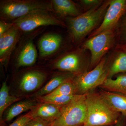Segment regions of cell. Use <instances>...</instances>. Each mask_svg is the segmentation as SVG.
<instances>
[{"label": "cell", "instance_id": "obj_8", "mask_svg": "<svg viewBox=\"0 0 126 126\" xmlns=\"http://www.w3.org/2000/svg\"><path fill=\"white\" fill-rule=\"evenodd\" d=\"M126 11V0H111L102 22L100 26L91 34L90 38L107 31L113 29Z\"/></svg>", "mask_w": 126, "mask_h": 126}, {"label": "cell", "instance_id": "obj_2", "mask_svg": "<svg viewBox=\"0 0 126 126\" xmlns=\"http://www.w3.org/2000/svg\"><path fill=\"white\" fill-rule=\"evenodd\" d=\"M111 1L90 9L85 13L70 19L69 29L76 40H80L96 27L104 18Z\"/></svg>", "mask_w": 126, "mask_h": 126}, {"label": "cell", "instance_id": "obj_1", "mask_svg": "<svg viewBox=\"0 0 126 126\" xmlns=\"http://www.w3.org/2000/svg\"><path fill=\"white\" fill-rule=\"evenodd\" d=\"M87 116L83 126H107L118 122L119 113L101 94H86Z\"/></svg>", "mask_w": 126, "mask_h": 126}, {"label": "cell", "instance_id": "obj_22", "mask_svg": "<svg viewBox=\"0 0 126 126\" xmlns=\"http://www.w3.org/2000/svg\"><path fill=\"white\" fill-rule=\"evenodd\" d=\"M77 87L74 82L70 79L63 83L54 91L47 95L50 96H70L77 94Z\"/></svg>", "mask_w": 126, "mask_h": 126}, {"label": "cell", "instance_id": "obj_26", "mask_svg": "<svg viewBox=\"0 0 126 126\" xmlns=\"http://www.w3.org/2000/svg\"><path fill=\"white\" fill-rule=\"evenodd\" d=\"M121 37L126 48V14L123 16L121 26Z\"/></svg>", "mask_w": 126, "mask_h": 126}, {"label": "cell", "instance_id": "obj_16", "mask_svg": "<svg viewBox=\"0 0 126 126\" xmlns=\"http://www.w3.org/2000/svg\"><path fill=\"white\" fill-rule=\"evenodd\" d=\"M101 94L113 109L126 116V96L106 91Z\"/></svg>", "mask_w": 126, "mask_h": 126}, {"label": "cell", "instance_id": "obj_20", "mask_svg": "<svg viewBox=\"0 0 126 126\" xmlns=\"http://www.w3.org/2000/svg\"><path fill=\"white\" fill-rule=\"evenodd\" d=\"M126 72V48L119 52L108 69V78H112L115 75Z\"/></svg>", "mask_w": 126, "mask_h": 126}, {"label": "cell", "instance_id": "obj_28", "mask_svg": "<svg viewBox=\"0 0 126 126\" xmlns=\"http://www.w3.org/2000/svg\"><path fill=\"white\" fill-rule=\"evenodd\" d=\"M102 1L99 0H82L81 2L84 6L90 9L97 6L100 5Z\"/></svg>", "mask_w": 126, "mask_h": 126}, {"label": "cell", "instance_id": "obj_12", "mask_svg": "<svg viewBox=\"0 0 126 126\" xmlns=\"http://www.w3.org/2000/svg\"><path fill=\"white\" fill-rule=\"evenodd\" d=\"M82 57L77 53L69 54L65 55L57 61L55 67L63 71L71 73L80 72L82 69Z\"/></svg>", "mask_w": 126, "mask_h": 126}, {"label": "cell", "instance_id": "obj_29", "mask_svg": "<svg viewBox=\"0 0 126 126\" xmlns=\"http://www.w3.org/2000/svg\"><path fill=\"white\" fill-rule=\"evenodd\" d=\"M115 126H123L122 125L121 123H119V122H118L116 124H115Z\"/></svg>", "mask_w": 126, "mask_h": 126}, {"label": "cell", "instance_id": "obj_5", "mask_svg": "<svg viewBox=\"0 0 126 126\" xmlns=\"http://www.w3.org/2000/svg\"><path fill=\"white\" fill-rule=\"evenodd\" d=\"M108 69L103 59L91 71L79 75L74 81L78 94H86L103 84L108 76Z\"/></svg>", "mask_w": 126, "mask_h": 126}, {"label": "cell", "instance_id": "obj_9", "mask_svg": "<svg viewBox=\"0 0 126 126\" xmlns=\"http://www.w3.org/2000/svg\"><path fill=\"white\" fill-rule=\"evenodd\" d=\"M62 38L56 34H48L42 36L39 41V53L41 56H49L58 50L61 45Z\"/></svg>", "mask_w": 126, "mask_h": 126}, {"label": "cell", "instance_id": "obj_21", "mask_svg": "<svg viewBox=\"0 0 126 126\" xmlns=\"http://www.w3.org/2000/svg\"><path fill=\"white\" fill-rule=\"evenodd\" d=\"M19 98L11 96L9 93V88L6 81L4 82L0 90V118L2 121V116L5 110L12 104L18 101Z\"/></svg>", "mask_w": 126, "mask_h": 126}, {"label": "cell", "instance_id": "obj_4", "mask_svg": "<svg viewBox=\"0 0 126 126\" xmlns=\"http://www.w3.org/2000/svg\"><path fill=\"white\" fill-rule=\"evenodd\" d=\"M1 16L9 19L16 20L33 12L53 11L52 2L36 0H6L0 4Z\"/></svg>", "mask_w": 126, "mask_h": 126}, {"label": "cell", "instance_id": "obj_23", "mask_svg": "<svg viewBox=\"0 0 126 126\" xmlns=\"http://www.w3.org/2000/svg\"><path fill=\"white\" fill-rule=\"evenodd\" d=\"M76 94L70 96L56 95L50 96L46 95L39 97V98L44 103L53 104L57 106L61 107L70 102L74 98Z\"/></svg>", "mask_w": 126, "mask_h": 126}, {"label": "cell", "instance_id": "obj_17", "mask_svg": "<svg viewBox=\"0 0 126 126\" xmlns=\"http://www.w3.org/2000/svg\"><path fill=\"white\" fill-rule=\"evenodd\" d=\"M35 101L27 100L16 103L10 107L6 114V121H11L16 117L29 110H32L37 107Z\"/></svg>", "mask_w": 126, "mask_h": 126}, {"label": "cell", "instance_id": "obj_10", "mask_svg": "<svg viewBox=\"0 0 126 126\" xmlns=\"http://www.w3.org/2000/svg\"><path fill=\"white\" fill-rule=\"evenodd\" d=\"M61 107L53 104L44 103L37 106L30 112L33 118H39L53 122L60 116Z\"/></svg>", "mask_w": 126, "mask_h": 126}, {"label": "cell", "instance_id": "obj_6", "mask_svg": "<svg viewBox=\"0 0 126 126\" xmlns=\"http://www.w3.org/2000/svg\"><path fill=\"white\" fill-rule=\"evenodd\" d=\"M115 38V33L112 29L91 37L84 43L83 48L89 50L91 53V65L99 63L102 57L112 46Z\"/></svg>", "mask_w": 126, "mask_h": 126}, {"label": "cell", "instance_id": "obj_25", "mask_svg": "<svg viewBox=\"0 0 126 126\" xmlns=\"http://www.w3.org/2000/svg\"><path fill=\"white\" fill-rule=\"evenodd\" d=\"M52 122L35 118L32 119L26 126H51Z\"/></svg>", "mask_w": 126, "mask_h": 126}, {"label": "cell", "instance_id": "obj_14", "mask_svg": "<svg viewBox=\"0 0 126 126\" xmlns=\"http://www.w3.org/2000/svg\"><path fill=\"white\" fill-rule=\"evenodd\" d=\"M37 57V51L33 43L29 41L19 55L17 64L19 67L31 66L35 63Z\"/></svg>", "mask_w": 126, "mask_h": 126}, {"label": "cell", "instance_id": "obj_15", "mask_svg": "<svg viewBox=\"0 0 126 126\" xmlns=\"http://www.w3.org/2000/svg\"><path fill=\"white\" fill-rule=\"evenodd\" d=\"M53 9L56 13L63 16H72L75 17L81 13L75 2L70 0H53Z\"/></svg>", "mask_w": 126, "mask_h": 126}, {"label": "cell", "instance_id": "obj_19", "mask_svg": "<svg viewBox=\"0 0 126 126\" xmlns=\"http://www.w3.org/2000/svg\"><path fill=\"white\" fill-rule=\"evenodd\" d=\"M101 86L109 92L124 94L126 93V74L119 75L115 79L107 78Z\"/></svg>", "mask_w": 126, "mask_h": 126}, {"label": "cell", "instance_id": "obj_7", "mask_svg": "<svg viewBox=\"0 0 126 126\" xmlns=\"http://www.w3.org/2000/svg\"><path fill=\"white\" fill-rule=\"evenodd\" d=\"M48 11L33 12L15 20L13 23L19 30L24 32L31 31L43 26H65L63 21L49 13Z\"/></svg>", "mask_w": 126, "mask_h": 126}, {"label": "cell", "instance_id": "obj_3", "mask_svg": "<svg viewBox=\"0 0 126 126\" xmlns=\"http://www.w3.org/2000/svg\"><path fill=\"white\" fill-rule=\"evenodd\" d=\"M86 94H77L72 101L61 107V114L51 126H83L87 116Z\"/></svg>", "mask_w": 126, "mask_h": 126}, {"label": "cell", "instance_id": "obj_18", "mask_svg": "<svg viewBox=\"0 0 126 126\" xmlns=\"http://www.w3.org/2000/svg\"><path fill=\"white\" fill-rule=\"evenodd\" d=\"M69 74H63L57 75L54 77L46 84L35 93V96L39 97L45 96L51 93L65 81L72 78Z\"/></svg>", "mask_w": 126, "mask_h": 126}, {"label": "cell", "instance_id": "obj_30", "mask_svg": "<svg viewBox=\"0 0 126 126\" xmlns=\"http://www.w3.org/2000/svg\"><path fill=\"white\" fill-rule=\"evenodd\" d=\"M123 95H124V96H126V93L124 94H123Z\"/></svg>", "mask_w": 126, "mask_h": 126}, {"label": "cell", "instance_id": "obj_27", "mask_svg": "<svg viewBox=\"0 0 126 126\" xmlns=\"http://www.w3.org/2000/svg\"><path fill=\"white\" fill-rule=\"evenodd\" d=\"M14 26L13 23H7L3 21L0 22V36L9 30Z\"/></svg>", "mask_w": 126, "mask_h": 126}, {"label": "cell", "instance_id": "obj_24", "mask_svg": "<svg viewBox=\"0 0 126 126\" xmlns=\"http://www.w3.org/2000/svg\"><path fill=\"white\" fill-rule=\"evenodd\" d=\"M32 119L33 118L30 112L26 115L18 118L9 126H26Z\"/></svg>", "mask_w": 126, "mask_h": 126}, {"label": "cell", "instance_id": "obj_13", "mask_svg": "<svg viewBox=\"0 0 126 126\" xmlns=\"http://www.w3.org/2000/svg\"><path fill=\"white\" fill-rule=\"evenodd\" d=\"M19 30L15 25L0 36V58L4 61L15 44Z\"/></svg>", "mask_w": 126, "mask_h": 126}, {"label": "cell", "instance_id": "obj_11", "mask_svg": "<svg viewBox=\"0 0 126 126\" xmlns=\"http://www.w3.org/2000/svg\"><path fill=\"white\" fill-rule=\"evenodd\" d=\"M43 73L37 71H31L25 74L21 79L19 88L25 92H33L43 84L45 79Z\"/></svg>", "mask_w": 126, "mask_h": 126}]
</instances>
